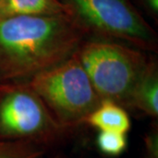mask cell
Here are the masks:
<instances>
[{
	"label": "cell",
	"mask_w": 158,
	"mask_h": 158,
	"mask_svg": "<svg viewBox=\"0 0 158 158\" xmlns=\"http://www.w3.org/2000/svg\"><path fill=\"white\" fill-rule=\"evenodd\" d=\"M69 132L51 115L27 83H11L0 93V136L49 146Z\"/></svg>",
	"instance_id": "cell-5"
},
{
	"label": "cell",
	"mask_w": 158,
	"mask_h": 158,
	"mask_svg": "<svg viewBox=\"0 0 158 158\" xmlns=\"http://www.w3.org/2000/svg\"><path fill=\"white\" fill-rule=\"evenodd\" d=\"M48 147L32 141H2L0 158H43Z\"/></svg>",
	"instance_id": "cell-9"
},
{
	"label": "cell",
	"mask_w": 158,
	"mask_h": 158,
	"mask_svg": "<svg viewBox=\"0 0 158 158\" xmlns=\"http://www.w3.org/2000/svg\"><path fill=\"white\" fill-rule=\"evenodd\" d=\"M144 147L146 158H158L157 124L153 126L144 137Z\"/></svg>",
	"instance_id": "cell-11"
},
{
	"label": "cell",
	"mask_w": 158,
	"mask_h": 158,
	"mask_svg": "<svg viewBox=\"0 0 158 158\" xmlns=\"http://www.w3.org/2000/svg\"><path fill=\"white\" fill-rule=\"evenodd\" d=\"M85 34L157 50V36L129 0H60Z\"/></svg>",
	"instance_id": "cell-4"
},
{
	"label": "cell",
	"mask_w": 158,
	"mask_h": 158,
	"mask_svg": "<svg viewBox=\"0 0 158 158\" xmlns=\"http://www.w3.org/2000/svg\"><path fill=\"white\" fill-rule=\"evenodd\" d=\"M0 1H1V0H0Z\"/></svg>",
	"instance_id": "cell-13"
},
{
	"label": "cell",
	"mask_w": 158,
	"mask_h": 158,
	"mask_svg": "<svg viewBox=\"0 0 158 158\" xmlns=\"http://www.w3.org/2000/svg\"><path fill=\"white\" fill-rule=\"evenodd\" d=\"M127 108H133L152 118L158 115V68L149 59L131 93Z\"/></svg>",
	"instance_id": "cell-6"
},
{
	"label": "cell",
	"mask_w": 158,
	"mask_h": 158,
	"mask_svg": "<svg viewBox=\"0 0 158 158\" xmlns=\"http://www.w3.org/2000/svg\"><path fill=\"white\" fill-rule=\"evenodd\" d=\"M84 123L98 131H113L127 134L131 120L125 107L111 100H101L85 118Z\"/></svg>",
	"instance_id": "cell-7"
},
{
	"label": "cell",
	"mask_w": 158,
	"mask_h": 158,
	"mask_svg": "<svg viewBox=\"0 0 158 158\" xmlns=\"http://www.w3.org/2000/svg\"><path fill=\"white\" fill-rule=\"evenodd\" d=\"M96 144L98 150L108 156H118L126 151L127 148V134L99 131L96 138Z\"/></svg>",
	"instance_id": "cell-10"
},
{
	"label": "cell",
	"mask_w": 158,
	"mask_h": 158,
	"mask_svg": "<svg viewBox=\"0 0 158 158\" xmlns=\"http://www.w3.org/2000/svg\"><path fill=\"white\" fill-rule=\"evenodd\" d=\"M85 37L68 14L0 18L1 75L26 83L73 56Z\"/></svg>",
	"instance_id": "cell-1"
},
{
	"label": "cell",
	"mask_w": 158,
	"mask_h": 158,
	"mask_svg": "<svg viewBox=\"0 0 158 158\" xmlns=\"http://www.w3.org/2000/svg\"><path fill=\"white\" fill-rule=\"evenodd\" d=\"M145 5L148 6V8L152 11L157 13L158 11V0H144Z\"/></svg>",
	"instance_id": "cell-12"
},
{
	"label": "cell",
	"mask_w": 158,
	"mask_h": 158,
	"mask_svg": "<svg viewBox=\"0 0 158 158\" xmlns=\"http://www.w3.org/2000/svg\"><path fill=\"white\" fill-rule=\"evenodd\" d=\"M58 124L67 131L84 123L100 103L77 52L27 82Z\"/></svg>",
	"instance_id": "cell-3"
},
{
	"label": "cell",
	"mask_w": 158,
	"mask_h": 158,
	"mask_svg": "<svg viewBox=\"0 0 158 158\" xmlns=\"http://www.w3.org/2000/svg\"><path fill=\"white\" fill-rule=\"evenodd\" d=\"M83 68L101 100L127 108L131 93L149 58L141 49L112 40H85L77 51Z\"/></svg>",
	"instance_id": "cell-2"
},
{
	"label": "cell",
	"mask_w": 158,
	"mask_h": 158,
	"mask_svg": "<svg viewBox=\"0 0 158 158\" xmlns=\"http://www.w3.org/2000/svg\"><path fill=\"white\" fill-rule=\"evenodd\" d=\"M68 14L60 0H1L0 18L18 15ZM69 15V14H68Z\"/></svg>",
	"instance_id": "cell-8"
}]
</instances>
